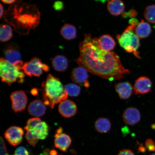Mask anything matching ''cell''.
Returning <instances> with one entry per match:
<instances>
[{"instance_id":"cell-33","label":"cell","mask_w":155,"mask_h":155,"mask_svg":"<svg viewBox=\"0 0 155 155\" xmlns=\"http://www.w3.org/2000/svg\"><path fill=\"white\" fill-rule=\"evenodd\" d=\"M117 155H135L132 151L129 150H123L120 151Z\"/></svg>"},{"instance_id":"cell-8","label":"cell","mask_w":155,"mask_h":155,"mask_svg":"<svg viewBox=\"0 0 155 155\" xmlns=\"http://www.w3.org/2000/svg\"><path fill=\"white\" fill-rule=\"evenodd\" d=\"M5 59L9 62L22 68L24 64L21 60V54L19 48L16 44L11 43L4 48Z\"/></svg>"},{"instance_id":"cell-22","label":"cell","mask_w":155,"mask_h":155,"mask_svg":"<svg viewBox=\"0 0 155 155\" xmlns=\"http://www.w3.org/2000/svg\"><path fill=\"white\" fill-rule=\"evenodd\" d=\"M61 36L65 40L74 39L77 36L76 28L72 25L66 24L61 28Z\"/></svg>"},{"instance_id":"cell-41","label":"cell","mask_w":155,"mask_h":155,"mask_svg":"<svg viewBox=\"0 0 155 155\" xmlns=\"http://www.w3.org/2000/svg\"><path fill=\"white\" fill-rule=\"evenodd\" d=\"M150 155H155V153L152 154Z\"/></svg>"},{"instance_id":"cell-21","label":"cell","mask_w":155,"mask_h":155,"mask_svg":"<svg viewBox=\"0 0 155 155\" xmlns=\"http://www.w3.org/2000/svg\"><path fill=\"white\" fill-rule=\"evenodd\" d=\"M152 33V28L148 23L142 20L136 28L135 33L139 38H145L150 35Z\"/></svg>"},{"instance_id":"cell-6","label":"cell","mask_w":155,"mask_h":155,"mask_svg":"<svg viewBox=\"0 0 155 155\" xmlns=\"http://www.w3.org/2000/svg\"><path fill=\"white\" fill-rule=\"evenodd\" d=\"M26 131H30L38 140H44L48 134L49 127L45 122L39 117L29 119L24 127Z\"/></svg>"},{"instance_id":"cell-23","label":"cell","mask_w":155,"mask_h":155,"mask_svg":"<svg viewBox=\"0 0 155 155\" xmlns=\"http://www.w3.org/2000/svg\"><path fill=\"white\" fill-rule=\"evenodd\" d=\"M95 128L98 132L105 133L108 132L111 128V123L106 118H100L95 123Z\"/></svg>"},{"instance_id":"cell-40","label":"cell","mask_w":155,"mask_h":155,"mask_svg":"<svg viewBox=\"0 0 155 155\" xmlns=\"http://www.w3.org/2000/svg\"><path fill=\"white\" fill-rule=\"evenodd\" d=\"M152 128L153 129H155V125L153 124L152 125Z\"/></svg>"},{"instance_id":"cell-2","label":"cell","mask_w":155,"mask_h":155,"mask_svg":"<svg viewBox=\"0 0 155 155\" xmlns=\"http://www.w3.org/2000/svg\"><path fill=\"white\" fill-rule=\"evenodd\" d=\"M40 16L36 5L19 1L10 6L3 17L5 22L13 27L15 32L24 36L38 26Z\"/></svg>"},{"instance_id":"cell-19","label":"cell","mask_w":155,"mask_h":155,"mask_svg":"<svg viewBox=\"0 0 155 155\" xmlns=\"http://www.w3.org/2000/svg\"><path fill=\"white\" fill-rule=\"evenodd\" d=\"M99 45L103 50L110 51L115 47L116 44L115 40L109 35H103L98 39Z\"/></svg>"},{"instance_id":"cell-39","label":"cell","mask_w":155,"mask_h":155,"mask_svg":"<svg viewBox=\"0 0 155 155\" xmlns=\"http://www.w3.org/2000/svg\"><path fill=\"white\" fill-rule=\"evenodd\" d=\"M94 1L101 2L102 3H104L106 1H108V0H94Z\"/></svg>"},{"instance_id":"cell-32","label":"cell","mask_w":155,"mask_h":155,"mask_svg":"<svg viewBox=\"0 0 155 155\" xmlns=\"http://www.w3.org/2000/svg\"><path fill=\"white\" fill-rule=\"evenodd\" d=\"M137 13L136 11H135L134 10L131 9L129 11L128 13H123V16L124 17H127V15H128L129 17H134L137 16Z\"/></svg>"},{"instance_id":"cell-17","label":"cell","mask_w":155,"mask_h":155,"mask_svg":"<svg viewBox=\"0 0 155 155\" xmlns=\"http://www.w3.org/2000/svg\"><path fill=\"white\" fill-rule=\"evenodd\" d=\"M71 143V137L65 133L58 134L55 135L54 144L56 148L62 151L67 150Z\"/></svg>"},{"instance_id":"cell-30","label":"cell","mask_w":155,"mask_h":155,"mask_svg":"<svg viewBox=\"0 0 155 155\" xmlns=\"http://www.w3.org/2000/svg\"><path fill=\"white\" fill-rule=\"evenodd\" d=\"M53 7L55 10L58 11H63L64 8V5L62 2L61 1H57L54 2Z\"/></svg>"},{"instance_id":"cell-9","label":"cell","mask_w":155,"mask_h":155,"mask_svg":"<svg viewBox=\"0 0 155 155\" xmlns=\"http://www.w3.org/2000/svg\"><path fill=\"white\" fill-rule=\"evenodd\" d=\"M12 108L15 112H21L25 109L28 104V97L22 91H16L11 94Z\"/></svg>"},{"instance_id":"cell-15","label":"cell","mask_w":155,"mask_h":155,"mask_svg":"<svg viewBox=\"0 0 155 155\" xmlns=\"http://www.w3.org/2000/svg\"><path fill=\"white\" fill-rule=\"evenodd\" d=\"M115 89L120 98L126 100L129 98L134 92V88L129 82H120L115 85Z\"/></svg>"},{"instance_id":"cell-35","label":"cell","mask_w":155,"mask_h":155,"mask_svg":"<svg viewBox=\"0 0 155 155\" xmlns=\"http://www.w3.org/2000/svg\"><path fill=\"white\" fill-rule=\"evenodd\" d=\"M2 2L8 5H12L16 2V0H1Z\"/></svg>"},{"instance_id":"cell-38","label":"cell","mask_w":155,"mask_h":155,"mask_svg":"<svg viewBox=\"0 0 155 155\" xmlns=\"http://www.w3.org/2000/svg\"><path fill=\"white\" fill-rule=\"evenodd\" d=\"M50 155H58L57 151L55 150H52L49 152Z\"/></svg>"},{"instance_id":"cell-26","label":"cell","mask_w":155,"mask_h":155,"mask_svg":"<svg viewBox=\"0 0 155 155\" xmlns=\"http://www.w3.org/2000/svg\"><path fill=\"white\" fill-rule=\"evenodd\" d=\"M65 90L68 95L72 97H77L80 94L81 89L78 85L70 83L66 85Z\"/></svg>"},{"instance_id":"cell-11","label":"cell","mask_w":155,"mask_h":155,"mask_svg":"<svg viewBox=\"0 0 155 155\" xmlns=\"http://www.w3.org/2000/svg\"><path fill=\"white\" fill-rule=\"evenodd\" d=\"M152 83L148 77L141 76L135 81L134 86V92L136 95L144 94L151 92Z\"/></svg>"},{"instance_id":"cell-7","label":"cell","mask_w":155,"mask_h":155,"mask_svg":"<svg viewBox=\"0 0 155 155\" xmlns=\"http://www.w3.org/2000/svg\"><path fill=\"white\" fill-rule=\"evenodd\" d=\"M22 69L25 74L28 76L38 77L42 74L43 71L48 72L49 71V67L42 63L39 58L35 57L24 63Z\"/></svg>"},{"instance_id":"cell-12","label":"cell","mask_w":155,"mask_h":155,"mask_svg":"<svg viewBox=\"0 0 155 155\" xmlns=\"http://www.w3.org/2000/svg\"><path fill=\"white\" fill-rule=\"evenodd\" d=\"M86 69L82 67L74 68L71 72V80L77 84L88 88L90 84L88 81L89 75Z\"/></svg>"},{"instance_id":"cell-27","label":"cell","mask_w":155,"mask_h":155,"mask_svg":"<svg viewBox=\"0 0 155 155\" xmlns=\"http://www.w3.org/2000/svg\"><path fill=\"white\" fill-rule=\"evenodd\" d=\"M25 137L29 144L33 147L36 146L39 140L29 131H27Z\"/></svg>"},{"instance_id":"cell-34","label":"cell","mask_w":155,"mask_h":155,"mask_svg":"<svg viewBox=\"0 0 155 155\" xmlns=\"http://www.w3.org/2000/svg\"><path fill=\"white\" fill-rule=\"evenodd\" d=\"M129 23L130 25H134L136 26L139 24L138 20L134 18L131 19L129 21Z\"/></svg>"},{"instance_id":"cell-1","label":"cell","mask_w":155,"mask_h":155,"mask_svg":"<svg viewBox=\"0 0 155 155\" xmlns=\"http://www.w3.org/2000/svg\"><path fill=\"white\" fill-rule=\"evenodd\" d=\"M80 55L75 60L79 66L93 74L109 81L119 80L130 71L122 64L120 58L113 51L100 48L98 39L85 34L79 45Z\"/></svg>"},{"instance_id":"cell-10","label":"cell","mask_w":155,"mask_h":155,"mask_svg":"<svg viewBox=\"0 0 155 155\" xmlns=\"http://www.w3.org/2000/svg\"><path fill=\"white\" fill-rule=\"evenodd\" d=\"M24 134V130L21 127L12 126L5 131V137L10 144L15 146L22 142Z\"/></svg>"},{"instance_id":"cell-14","label":"cell","mask_w":155,"mask_h":155,"mask_svg":"<svg viewBox=\"0 0 155 155\" xmlns=\"http://www.w3.org/2000/svg\"><path fill=\"white\" fill-rule=\"evenodd\" d=\"M123 117L125 123L130 125H134L138 123L141 119L139 110L133 107L127 108L124 112Z\"/></svg>"},{"instance_id":"cell-24","label":"cell","mask_w":155,"mask_h":155,"mask_svg":"<svg viewBox=\"0 0 155 155\" xmlns=\"http://www.w3.org/2000/svg\"><path fill=\"white\" fill-rule=\"evenodd\" d=\"M13 30L9 25L2 24L0 27V40L2 42L8 41L12 38Z\"/></svg>"},{"instance_id":"cell-37","label":"cell","mask_w":155,"mask_h":155,"mask_svg":"<svg viewBox=\"0 0 155 155\" xmlns=\"http://www.w3.org/2000/svg\"><path fill=\"white\" fill-rule=\"evenodd\" d=\"M4 8L2 5L1 4V14H0V18H1L4 15Z\"/></svg>"},{"instance_id":"cell-3","label":"cell","mask_w":155,"mask_h":155,"mask_svg":"<svg viewBox=\"0 0 155 155\" xmlns=\"http://www.w3.org/2000/svg\"><path fill=\"white\" fill-rule=\"evenodd\" d=\"M44 104L53 108L56 104L67 100L68 95L59 79L48 74L45 81L42 83Z\"/></svg>"},{"instance_id":"cell-31","label":"cell","mask_w":155,"mask_h":155,"mask_svg":"<svg viewBox=\"0 0 155 155\" xmlns=\"http://www.w3.org/2000/svg\"><path fill=\"white\" fill-rule=\"evenodd\" d=\"M0 155H9L7 152L4 141L2 137L1 138V154Z\"/></svg>"},{"instance_id":"cell-16","label":"cell","mask_w":155,"mask_h":155,"mask_svg":"<svg viewBox=\"0 0 155 155\" xmlns=\"http://www.w3.org/2000/svg\"><path fill=\"white\" fill-rule=\"evenodd\" d=\"M46 110L45 104L38 100L31 102L28 108L29 114L36 117L44 115L45 113Z\"/></svg>"},{"instance_id":"cell-29","label":"cell","mask_w":155,"mask_h":155,"mask_svg":"<svg viewBox=\"0 0 155 155\" xmlns=\"http://www.w3.org/2000/svg\"><path fill=\"white\" fill-rule=\"evenodd\" d=\"M13 155H29L28 150L24 147H18L15 150Z\"/></svg>"},{"instance_id":"cell-5","label":"cell","mask_w":155,"mask_h":155,"mask_svg":"<svg viewBox=\"0 0 155 155\" xmlns=\"http://www.w3.org/2000/svg\"><path fill=\"white\" fill-rule=\"evenodd\" d=\"M136 26L130 25L121 35L116 36L120 46L128 53H133L137 58L140 59L137 51L140 46L139 38L135 33Z\"/></svg>"},{"instance_id":"cell-4","label":"cell","mask_w":155,"mask_h":155,"mask_svg":"<svg viewBox=\"0 0 155 155\" xmlns=\"http://www.w3.org/2000/svg\"><path fill=\"white\" fill-rule=\"evenodd\" d=\"M0 75L2 81L10 86L15 82L22 83L25 76L22 67L13 64L2 57L0 59Z\"/></svg>"},{"instance_id":"cell-20","label":"cell","mask_w":155,"mask_h":155,"mask_svg":"<svg viewBox=\"0 0 155 155\" xmlns=\"http://www.w3.org/2000/svg\"><path fill=\"white\" fill-rule=\"evenodd\" d=\"M68 64L67 58L63 55H56L52 61V65L54 69L59 72H63L66 70Z\"/></svg>"},{"instance_id":"cell-28","label":"cell","mask_w":155,"mask_h":155,"mask_svg":"<svg viewBox=\"0 0 155 155\" xmlns=\"http://www.w3.org/2000/svg\"><path fill=\"white\" fill-rule=\"evenodd\" d=\"M145 147L150 152H155V142L152 139H147L145 142Z\"/></svg>"},{"instance_id":"cell-18","label":"cell","mask_w":155,"mask_h":155,"mask_svg":"<svg viewBox=\"0 0 155 155\" xmlns=\"http://www.w3.org/2000/svg\"><path fill=\"white\" fill-rule=\"evenodd\" d=\"M107 7L110 14L114 16L121 15L125 9L124 4L121 0H110L108 2Z\"/></svg>"},{"instance_id":"cell-36","label":"cell","mask_w":155,"mask_h":155,"mask_svg":"<svg viewBox=\"0 0 155 155\" xmlns=\"http://www.w3.org/2000/svg\"><path fill=\"white\" fill-rule=\"evenodd\" d=\"M138 150L142 153H144L146 150V149L142 144H139Z\"/></svg>"},{"instance_id":"cell-25","label":"cell","mask_w":155,"mask_h":155,"mask_svg":"<svg viewBox=\"0 0 155 155\" xmlns=\"http://www.w3.org/2000/svg\"><path fill=\"white\" fill-rule=\"evenodd\" d=\"M144 16L149 22L155 24V5H149L146 8Z\"/></svg>"},{"instance_id":"cell-13","label":"cell","mask_w":155,"mask_h":155,"mask_svg":"<svg viewBox=\"0 0 155 155\" xmlns=\"http://www.w3.org/2000/svg\"><path fill=\"white\" fill-rule=\"evenodd\" d=\"M58 110L63 117L70 118L76 114L77 111L76 104L72 101L65 100L60 103Z\"/></svg>"}]
</instances>
